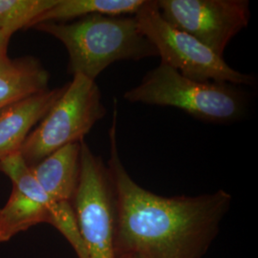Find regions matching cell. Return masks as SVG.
<instances>
[{"label":"cell","instance_id":"cell-4","mask_svg":"<svg viewBox=\"0 0 258 258\" xmlns=\"http://www.w3.org/2000/svg\"><path fill=\"white\" fill-rule=\"evenodd\" d=\"M105 114L97 83L74 75L59 99L31 131L19 153L28 166H35L55 150L84 140Z\"/></svg>","mask_w":258,"mask_h":258},{"label":"cell","instance_id":"cell-14","mask_svg":"<svg viewBox=\"0 0 258 258\" xmlns=\"http://www.w3.org/2000/svg\"><path fill=\"white\" fill-rule=\"evenodd\" d=\"M12 35L0 29V69L10 64L12 59L8 55V46Z\"/></svg>","mask_w":258,"mask_h":258},{"label":"cell","instance_id":"cell-11","mask_svg":"<svg viewBox=\"0 0 258 258\" xmlns=\"http://www.w3.org/2000/svg\"><path fill=\"white\" fill-rule=\"evenodd\" d=\"M49 79L48 71L37 58L12 59L0 69V111L13 102L47 90Z\"/></svg>","mask_w":258,"mask_h":258},{"label":"cell","instance_id":"cell-1","mask_svg":"<svg viewBox=\"0 0 258 258\" xmlns=\"http://www.w3.org/2000/svg\"><path fill=\"white\" fill-rule=\"evenodd\" d=\"M114 100L107 167L115 194L114 246L117 258H202L231 206L223 189L197 196L166 197L137 184L122 165L117 143Z\"/></svg>","mask_w":258,"mask_h":258},{"label":"cell","instance_id":"cell-9","mask_svg":"<svg viewBox=\"0 0 258 258\" xmlns=\"http://www.w3.org/2000/svg\"><path fill=\"white\" fill-rule=\"evenodd\" d=\"M65 86L47 89L13 102L0 111V160L19 153L31 131L44 118Z\"/></svg>","mask_w":258,"mask_h":258},{"label":"cell","instance_id":"cell-8","mask_svg":"<svg viewBox=\"0 0 258 258\" xmlns=\"http://www.w3.org/2000/svg\"><path fill=\"white\" fill-rule=\"evenodd\" d=\"M0 171L13 184L9 200L0 208V243L8 242L38 224L51 225L58 202H54L37 183L21 154L1 159Z\"/></svg>","mask_w":258,"mask_h":258},{"label":"cell","instance_id":"cell-10","mask_svg":"<svg viewBox=\"0 0 258 258\" xmlns=\"http://www.w3.org/2000/svg\"><path fill=\"white\" fill-rule=\"evenodd\" d=\"M81 150L82 141L69 144L30 166L37 183L54 202L72 203L81 174Z\"/></svg>","mask_w":258,"mask_h":258},{"label":"cell","instance_id":"cell-6","mask_svg":"<svg viewBox=\"0 0 258 258\" xmlns=\"http://www.w3.org/2000/svg\"><path fill=\"white\" fill-rule=\"evenodd\" d=\"M72 206L89 258H117L114 246L115 194L110 172L84 140L80 180Z\"/></svg>","mask_w":258,"mask_h":258},{"label":"cell","instance_id":"cell-13","mask_svg":"<svg viewBox=\"0 0 258 258\" xmlns=\"http://www.w3.org/2000/svg\"><path fill=\"white\" fill-rule=\"evenodd\" d=\"M57 0H0V29L11 35L32 28L35 20L51 9Z\"/></svg>","mask_w":258,"mask_h":258},{"label":"cell","instance_id":"cell-12","mask_svg":"<svg viewBox=\"0 0 258 258\" xmlns=\"http://www.w3.org/2000/svg\"><path fill=\"white\" fill-rule=\"evenodd\" d=\"M146 0H57L38 17L32 28L44 22H69L90 15L125 17L136 15Z\"/></svg>","mask_w":258,"mask_h":258},{"label":"cell","instance_id":"cell-2","mask_svg":"<svg viewBox=\"0 0 258 258\" xmlns=\"http://www.w3.org/2000/svg\"><path fill=\"white\" fill-rule=\"evenodd\" d=\"M35 29L64 45L68 72L95 81L111 64L158 56L135 17L90 15L69 22H44Z\"/></svg>","mask_w":258,"mask_h":258},{"label":"cell","instance_id":"cell-7","mask_svg":"<svg viewBox=\"0 0 258 258\" xmlns=\"http://www.w3.org/2000/svg\"><path fill=\"white\" fill-rule=\"evenodd\" d=\"M162 17L223 57L231 39L247 28V0H159Z\"/></svg>","mask_w":258,"mask_h":258},{"label":"cell","instance_id":"cell-5","mask_svg":"<svg viewBox=\"0 0 258 258\" xmlns=\"http://www.w3.org/2000/svg\"><path fill=\"white\" fill-rule=\"evenodd\" d=\"M145 37L156 50L161 62L194 81L252 85L251 75L233 69L196 38L169 24L162 17L156 1L146 0L134 16Z\"/></svg>","mask_w":258,"mask_h":258},{"label":"cell","instance_id":"cell-15","mask_svg":"<svg viewBox=\"0 0 258 258\" xmlns=\"http://www.w3.org/2000/svg\"><path fill=\"white\" fill-rule=\"evenodd\" d=\"M119 258H133V257H128V256H123V257H119Z\"/></svg>","mask_w":258,"mask_h":258},{"label":"cell","instance_id":"cell-3","mask_svg":"<svg viewBox=\"0 0 258 258\" xmlns=\"http://www.w3.org/2000/svg\"><path fill=\"white\" fill-rule=\"evenodd\" d=\"M123 99L131 103L175 107L208 122L238 120L247 111L246 97L234 85L194 81L163 62L124 93Z\"/></svg>","mask_w":258,"mask_h":258}]
</instances>
